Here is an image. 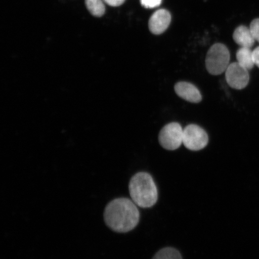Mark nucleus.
Listing matches in <instances>:
<instances>
[{"mask_svg": "<svg viewBox=\"0 0 259 259\" xmlns=\"http://www.w3.org/2000/svg\"><path fill=\"white\" fill-rule=\"evenodd\" d=\"M175 91L181 98L191 103H199L202 99L201 94L198 89L189 82H178L175 85Z\"/></svg>", "mask_w": 259, "mask_h": 259, "instance_id": "6e6552de", "label": "nucleus"}, {"mask_svg": "<svg viewBox=\"0 0 259 259\" xmlns=\"http://www.w3.org/2000/svg\"><path fill=\"white\" fill-rule=\"evenodd\" d=\"M225 76L229 85L236 90L244 89L247 86L250 80L248 70L238 62L229 65L225 71Z\"/></svg>", "mask_w": 259, "mask_h": 259, "instance_id": "423d86ee", "label": "nucleus"}, {"mask_svg": "<svg viewBox=\"0 0 259 259\" xmlns=\"http://www.w3.org/2000/svg\"><path fill=\"white\" fill-rule=\"evenodd\" d=\"M238 63L246 69L250 70L254 66L253 54L250 48L241 47L236 53Z\"/></svg>", "mask_w": 259, "mask_h": 259, "instance_id": "9d476101", "label": "nucleus"}, {"mask_svg": "<svg viewBox=\"0 0 259 259\" xmlns=\"http://www.w3.org/2000/svg\"><path fill=\"white\" fill-rule=\"evenodd\" d=\"M254 64L259 68V47L252 51Z\"/></svg>", "mask_w": 259, "mask_h": 259, "instance_id": "dca6fc26", "label": "nucleus"}, {"mask_svg": "<svg viewBox=\"0 0 259 259\" xmlns=\"http://www.w3.org/2000/svg\"><path fill=\"white\" fill-rule=\"evenodd\" d=\"M250 28L255 40L259 43V18L251 22Z\"/></svg>", "mask_w": 259, "mask_h": 259, "instance_id": "ddd939ff", "label": "nucleus"}, {"mask_svg": "<svg viewBox=\"0 0 259 259\" xmlns=\"http://www.w3.org/2000/svg\"><path fill=\"white\" fill-rule=\"evenodd\" d=\"M153 259H183L180 252L176 248L167 247L157 252Z\"/></svg>", "mask_w": 259, "mask_h": 259, "instance_id": "f8f14e48", "label": "nucleus"}, {"mask_svg": "<svg viewBox=\"0 0 259 259\" xmlns=\"http://www.w3.org/2000/svg\"><path fill=\"white\" fill-rule=\"evenodd\" d=\"M141 4L145 8H154L160 6L161 0H141Z\"/></svg>", "mask_w": 259, "mask_h": 259, "instance_id": "4468645a", "label": "nucleus"}, {"mask_svg": "<svg viewBox=\"0 0 259 259\" xmlns=\"http://www.w3.org/2000/svg\"><path fill=\"white\" fill-rule=\"evenodd\" d=\"M132 200L141 208H151L156 203L158 190L153 177L146 172H139L132 178L129 183Z\"/></svg>", "mask_w": 259, "mask_h": 259, "instance_id": "f03ea898", "label": "nucleus"}, {"mask_svg": "<svg viewBox=\"0 0 259 259\" xmlns=\"http://www.w3.org/2000/svg\"><path fill=\"white\" fill-rule=\"evenodd\" d=\"M233 38L236 44L243 48H251L253 46L255 40L250 28L244 25L239 26L236 28Z\"/></svg>", "mask_w": 259, "mask_h": 259, "instance_id": "1a4fd4ad", "label": "nucleus"}, {"mask_svg": "<svg viewBox=\"0 0 259 259\" xmlns=\"http://www.w3.org/2000/svg\"><path fill=\"white\" fill-rule=\"evenodd\" d=\"M229 51L225 45L215 44L210 48L206 57V67L212 75L225 72L230 64Z\"/></svg>", "mask_w": 259, "mask_h": 259, "instance_id": "7ed1b4c3", "label": "nucleus"}, {"mask_svg": "<svg viewBox=\"0 0 259 259\" xmlns=\"http://www.w3.org/2000/svg\"><path fill=\"white\" fill-rule=\"evenodd\" d=\"M140 219L137 205L132 200L121 197L112 200L106 206L104 220L113 231L127 233L138 225Z\"/></svg>", "mask_w": 259, "mask_h": 259, "instance_id": "f257e3e1", "label": "nucleus"}, {"mask_svg": "<svg viewBox=\"0 0 259 259\" xmlns=\"http://www.w3.org/2000/svg\"><path fill=\"white\" fill-rule=\"evenodd\" d=\"M85 5L91 14L96 17H101L105 14V7L102 0H85Z\"/></svg>", "mask_w": 259, "mask_h": 259, "instance_id": "9b49d317", "label": "nucleus"}, {"mask_svg": "<svg viewBox=\"0 0 259 259\" xmlns=\"http://www.w3.org/2000/svg\"><path fill=\"white\" fill-rule=\"evenodd\" d=\"M104 2L109 6L116 7V6H121L124 3L125 0H104Z\"/></svg>", "mask_w": 259, "mask_h": 259, "instance_id": "2eb2a0df", "label": "nucleus"}, {"mask_svg": "<svg viewBox=\"0 0 259 259\" xmlns=\"http://www.w3.org/2000/svg\"><path fill=\"white\" fill-rule=\"evenodd\" d=\"M171 15L165 9L155 12L149 20L148 27L154 34H161L166 31L170 24Z\"/></svg>", "mask_w": 259, "mask_h": 259, "instance_id": "0eeeda50", "label": "nucleus"}, {"mask_svg": "<svg viewBox=\"0 0 259 259\" xmlns=\"http://www.w3.org/2000/svg\"><path fill=\"white\" fill-rule=\"evenodd\" d=\"M208 140L206 132L199 125L190 124L184 128L183 144L190 150H202L208 144Z\"/></svg>", "mask_w": 259, "mask_h": 259, "instance_id": "39448f33", "label": "nucleus"}, {"mask_svg": "<svg viewBox=\"0 0 259 259\" xmlns=\"http://www.w3.org/2000/svg\"><path fill=\"white\" fill-rule=\"evenodd\" d=\"M183 131L178 122H171L164 126L160 132L158 140L162 147L167 150H176L183 144Z\"/></svg>", "mask_w": 259, "mask_h": 259, "instance_id": "20e7f679", "label": "nucleus"}]
</instances>
